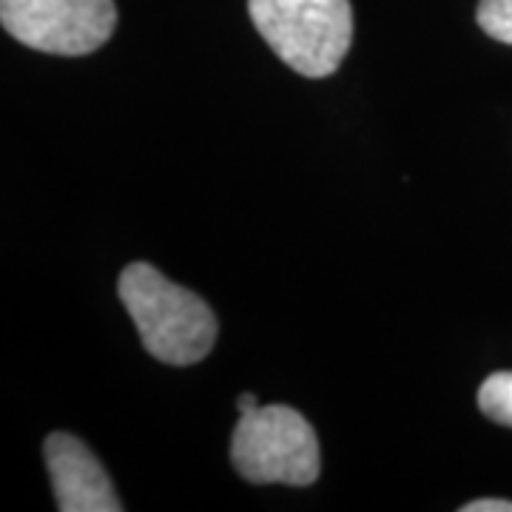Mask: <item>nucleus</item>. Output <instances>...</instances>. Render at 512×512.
Masks as SVG:
<instances>
[{"label":"nucleus","mask_w":512,"mask_h":512,"mask_svg":"<svg viewBox=\"0 0 512 512\" xmlns=\"http://www.w3.org/2000/svg\"><path fill=\"white\" fill-rule=\"evenodd\" d=\"M461 512H512V501H507V498H478V501L464 504Z\"/></svg>","instance_id":"obj_8"},{"label":"nucleus","mask_w":512,"mask_h":512,"mask_svg":"<svg viewBox=\"0 0 512 512\" xmlns=\"http://www.w3.org/2000/svg\"><path fill=\"white\" fill-rule=\"evenodd\" d=\"M256 32L276 57L305 77H328L353 43L350 0H248Z\"/></svg>","instance_id":"obj_2"},{"label":"nucleus","mask_w":512,"mask_h":512,"mask_svg":"<svg viewBox=\"0 0 512 512\" xmlns=\"http://www.w3.org/2000/svg\"><path fill=\"white\" fill-rule=\"evenodd\" d=\"M52 490L60 512H120L123 501L111 487L103 464L69 433H52L43 444Z\"/></svg>","instance_id":"obj_5"},{"label":"nucleus","mask_w":512,"mask_h":512,"mask_svg":"<svg viewBox=\"0 0 512 512\" xmlns=\"http://www.w3.org/2000/svg\"><path fill=\"white\" fill-rule=\"evenodd\" d=\"M120 299L140 330L143 348L163 365H194L217 342L220 325L202 296L148 262H131L120 274Z\"/></svg>","instance_id":"obj_1"},{"label":"nucleus","mask_w":512,"mask_h":512,"mask_svg":"<svg viewBox=\"0 0 512 512\" xmlns=\"http://www.w3.org/2000/svg\"><path fill=\"white\" fill-rule=\"evenodd\" d=\"M476 20L493 40L512 46V0H481Z\"/></svg>","instance_id":"obj_7"},{"label":"nucleus","mask_w":512,"mask_h":512,"mask_svg":"<svg viewBox=\"0 0 512 512\" xmlns=\"http://www.w3.org/2000/svg\"><path fill=\"white\" fill-rule=\"evenodd\" d=\"M231 461L251 484L311 487L319 478V439L308 419L288 404H259L239 416Z\"/></svg>","instance_id":"obj_3"},{"label":"nucleus","mask_w":512,"mask_h":512,"mask_svg":"<svg viewBox=\"0 0 512 512\" xmlns=\"http://www.w3.org/2000/svg\"><path fill=\"white\" fill-rule=\"evenodd\" d=\"M237 407H239V416H245V413L256 410V407H259V402H256L254 393H242V396L237 399Z\"/></svg>","instance_id":"obj_9"},{"label":"nucleus","mask_w":512,"mask_h":512,"mask_svg":"<svg viewBox=\"0 0 512 512\" xmlns=\"http://www.w3.org/2000/svg\"><path fill=\"white\" fill-rule=\"evenodd\" d=\"M0 20L23 46L46 55H92L117 26L114 0H0Z\"/></svg>","instance_id":"obj_4"},{"label":"nucleus","mask_w":512,"mask_h":512,"mask_svg":"<svg viewBox=\"0 0 512 512\" xmlns=\"http://www.w3.org/2000/svg\"><path fill=\"white\" fill-rule=\"evenodd\" d=\"M478 407L495 424L512 427V370H498L478 387Z\"/></svg>","instance_id":"obj_6"}]
</instances>
